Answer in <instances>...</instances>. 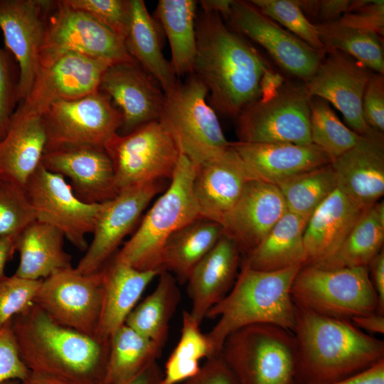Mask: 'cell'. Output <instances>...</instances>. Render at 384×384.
<instances>
[{
  "instance_id": "obj_1",
  "label": "cell",
  "mask_w": 384,
  "mask_h": 384,
  "mask_svg": "<svg viewBox=\"0 0 384 384\" xmlns=\"http://www.w3.org/2000/svg\"><path fill=\"white\" fill-rule=\"evenodd\" d=\"M197 20L193 73L210 92L215 111L235 119L261 97L269 67L243 36L226 26L220 15L203 11Z\"/></svg>"
},
{
  "instance_id": "obj_2",
  "label": "cell",
  "mask_w": 384,
  "mask_h": 384,
  "mask_svg": "<svg viewBox=\"0 0 384 384\" xmlns=\"http://www.w3.org/2000/svg\"><path fill=\"white\" fill-rule=\"evenodd\" d=\"M295 308L292 334L297 384H329L384 359V341L361 330L351 320Z\"/></svg>"
},
{
  "instance_id": "obj_3",
  "label": "cell",
  "mask_w": 384,
  "mask_h": 384,
  "mask_svg": "<svg viewBox=\"0 0 384 384\" xmlns=\"http://www.w3.org/2000/svg\"><path fill=\"white\" fill-rule=\"evenodd\" d=\"M19 356L31 373L78 384H100L110 341L55 322L36 304L11 319Z\"/></svg>"
},
{
  "instance_id": "obj_4",
  "label": "cell",
  "mask_w": 384,
  "mask_h": 384,
  "mask_svg": "<svg viewBox=\"0 0 384 384\" xmlns=\"http://www.w3.org/2000/svg\"><path fill=\"white\" fill-rule=\"evenodd\" d=\"M302 267L265 272L241 266L230 291L206 316L218 318L206 334L215 355L231 333L249 325L268 324L293 332L296 308L291 288Z\"/></svg>"
},
{
  "instance_id": "obj_5",
  "label": "cell",
  "mask_w": 384,
  "mask_h": 384,
  "mask_svg": "<svg viewBox=\"0 0 384 384\" xmlns=\"http://www.w3.org/2000/svg\"><path fill=\"white\" fill-rule=\"evenodd\" d=\"M196 165L181 154L168 189L155 201L131 238L112 257L139 270H161L169 238L200 218L192 184Z\"/></svg>"
},
{
  "instance_id": "obj_6",
  "label": "cell",
  "mask_w": 384,
  "mask_h": 384,
  "mask_svg": "<svg viewBox=\"0 0 384 384\" xmlns=\"http://www.w3.org/2000/svg\"><path fill=\"white\" fill-rule=\"evenodd\" d=\"M220 355L239 384H292L296 346L292 332L276 325L256 324L231 333Z\"/></svg>"
},
{
  "instance_id": "obj_7",
  "label": "cell",
  "mask_w": 384,
  "mask_h": 384,
  "mask_svg": "<svg viewBox=\"0 0 384 384\" xmlns=\"http://www.w3.org/2000/svg\"><path fill=\"white\" fill-rule=\"evenodd\" d=\"M208 89L194 73L165 93L159 121L175 140L181 154L196 166L228 149L216 112L206 100Z\"/></svg>"
},
{
  "instance_id": "obj_8",
  "label": "cell",
  "mask_w": 384,
  "mask_h": 384,
  "mask_svg": "<svg viewBox=\"0 0 384 384\" xmlns=\"http://www.w3.org/2000/svg\"><path fill=\"white\" fill-rule=\"evenodd\" d=\"M291 295L296 306L329 317L351 320L378 312L367 267L302 266L293 281Z\"/></svg>"
},
{
  "instance_id": "obj_9",
  "label": "cell",
  "mask_w": 384,
  "mask_h": 384,
  "mask_svg": "<svg viewBox=\"0 0 384 384\" xmlns=\"http://www.w3.org/2000/svg\"><path fill=\"white\" fill-rule=\"evenodd\" d=\"M310 99L304 82L284 81L235 118L238 142L311 144Z\"/></svg>"
},
{
  "instance_id": "obj_10",
  "label": "cell",
  "mask_w": 384,
  "mask_h": 384,
  "mask_svg": "<svg viewBox=\"0 0 384 384\" xmlns=\"http://www.w3.org/2000/svg\"><path fill=\"white\" fill-rule=\"evenodd\" d=\"M105 150L112 162L118 191L164 178L171 179L181 151L159 121L125 134H115Z\"/></svg>"
},
{
  "instance_id": "obj_11",
  "label": "cell",
  "mask_w": 384,
  "mask_h": 384,
  "mask_svg": "<svg viewBox=\"0 0 384 384\" xmlns=\"http://www.w3.org/2000/svg\"><path fill=\"white\" fill-rule=\"evenodd\" d=\"M41 117L48 137L46 151L75 146L105 149L122 123L119 110L100 90L77 99L57 100Z\"/></svg>"
},
{
  "instance_id": "obj_12",
  "label": "cell",
  "mask_w": 384,
  "mask_h": 384,
  "mask_svg": "<svg viewBox=\"0 0 384 384\" xmlns=\"http://www.w3.org/2000/svg\"><path fill=\"white\" fill-rule=\"evenodd\" d=\"M103 297V271L73 267L42 279L34 304L57 324L95 338Z\"/></svg>"
},
{
  "instance_id": "obj_13",
  "label": "cell",
  "mask_w": 384,
  "mask_h": 384,
  "mask_svg": "<svg viewBox=\"0 0 384 384\" xmlns=\"http://www.w3.org/2000/svg\"><path fill=\"white\" fill-rule=\"evenodd\" d=\"M66 52L77 53L111 65L136 62L124 41L90 16L53 1L47 18L40 63Z\"/></svg>"
},
{
  "instance_id": "obj_14",
  "label": "cell",
  "mask_w": 384,
  "mask_h": 384,
  "mask_svg": "<svg viewBox=\"0 0 384 384\" xmlns=\"http://www.w3.org/2000/svg\"><path fill=\"white\" fill-rule=\"evenodd\" d=\"M26 189L36 220L57 228L75 247L86 251V236L92 233L102 203L81 201L63 176L41 164L28 179Z\"/></svg>"
},
{
  "instance_id": "obj_15",
  "label": "cell",
  "mask_w": 384,
  "mask_h": 384,
  "mask_svg": "<svg viewBox=\"0 0 384 384\" xmlns=\"http://www.w3.org/2000/svg\"><path fill=\"white\" fill-rule=\"evenodd\" d=\"M110 65L73 52L42 61L28 95L16 110L41 116L57 100L77 99L95 92L99 90L102 76Z\"/></svg>"
},
{
  "instance_id": "obj_16",
  "label": "cell",
  "mask_w": 384,
  "mask_h": 384,
  "mask_svg": "<svg viewBox=\"0 0 384 384\" xmlns=\"http://www.w3.org/2000/svg\"><path fill=\"white\" fill-rule=\"evenodd\" d=\"M161 181L131 186L102 203L92 240L75 269L82 274L100 270L139 221L152 198L161 190Z\"/></svg>"
},
{
  "instance_id": "obj_17",
  "label": "cell",
  "mask_w": 384,
  "mask_h": 384,
  "mask_svg": "<svg viewBox=\"0 0 384 384\" xmlns=\"http://www.w3.org/2000/svg\"><path fill=\"white\" fill-rule=\"evenodd\" d=\"M228 21L235 31L259 44L281 68L304 82L324 58L250 1H233Z\"/></svg>"
},
{
  "instance_id": "obj_18",
  "label": "cell",
  "mask_w": 384,
  "mask_h": 384,
  "mask_svg": "<svg viewBox=\"0 0 384 384\" xmlns=\"http://www.w3.org/2000/svg\"><path fill=\"white\" fill-rule=\"evenodd\" d=\"M53 1L0 0V28L6 49L18 63L17 101L28 95L39 69L47 18Z\"/></svg>"
},
{
  "instance_id": "obj_19",
  "label": "cell",
  "mask_w": 384,
  "mask_h": 384,
  "mask_svg": "<svg viewBox=\"0 0 384 384\" xmlns=\"http://www.w3.org/2000/svg\"><path fill=\"white\" fill-rule=\"evenodd\" d=\"M370 70L344 53L327 50L304 84L311 97L323 99L336 107L351 130L360 136H370L377 132L368 127L362 110L363 94L373 74Z\"/></svg>"
},
{
  "instance_id": "obj_20",
  "label": "cell",
  "mask_w": 384,
  "mask_h": 384,
  "mask_svg": "<svg viewBox=\"0 0 384 384\" xmlns=\"http://www.w3.org/2000/svg\"><path fill=\"white\" fill-rule=\"evenodd\" d=\"M99 90L107 95L121 112L122 134L159 119L165 94L137 62L110 65L102 76Z\"/></svg>"
},
{
  "instance_id": "obj_21",
  "label": "cell",
  "mask_w": 384,
  "mask_h": 384,
  "mask_svg": "<svg viewBox=\"0 0 384 384\" xmlns=\"http://www.w3.org/2000/svg\"><path fill=\"white\" fill-rule=\"evenodd\" d=\"M41 165L68 178L76 196L85 203H103L119 192L112 162L103 148L75 146L46 151Z\"/></svg>"
},
{
  "instance_id": "obj_22",
  "label": "cell",
  "mask_w": 384,
  "mask_h": 384,
  "mask_svg": "<svg viewBox=\"0 0 384 384\" xmlns=\"http://www.w3.org/2000/svg\"><path fill=\"white\" fill-rule=\"evenodd\" d=\"M250 180L251 175L231 144L196 166L192 191L201 218L222 226Z\"/></svg>"
},
{
  "instance_id": "obj_23",
  "label": "cell",
  "mask_w": 384,
  "mask_h": 384,
  "mask_svg": "<svg viewBox=\"0 0 384 384\" xmlns=\"http://www.w3.org/2000/svg\"><path fill=\"white\" fill-rule=\"evenodd\" d=\"M287 210L277 186L250 180L224 220L223 233L235 242L242 254H246L265 238Z\"/></svg>"
},
{
  "instance_id": "obj_24",
  "label": "cell",
  "mask_w": 384,
  "mask_h": 384,
  "mask_svg": "<svg viewBox=\"0 0 384 384\" xmlns=\"http://www.w3.org/2000/svg\"><path fill=\"white\" fill-rule=\"evenodd\" d=\"M331 165L337 188L362 210L370 208L384 194L383 134L362 137Z\"/></svg>"
},
{
  "instance_id": "obj_25",
  "label": "cell",
  "mask_w": 384,
  "mask_h": 384,
  "mask_svg": "<svg viewBox=\"0 0 384 384\" xmlns=\"http://www.w3.org/2000/svg\"><path fill=\"white\" fill-rule=\"evenodd\" d=\"M252 179L274 185L331 163L330 156L313 144L288 142H231Z\"/></svg>"
},
{
  "instance_id": "obj_26",
  "label": "cell",
  "mask_w": 384,
  "mask_h": 384,
  "mask_svg": "<svg viewBox=\"0 0 384 384\" xmlns=\"http://www.w3.org/2000/svg\"><path fill=\"white\" fill-rule=\"evenodd\" d=\"M241 254L235 242L223 233L191 272L186 282L191 302L189 313L200 325L208 311L232 289L238 275Z\"/></svg>"
},
{
  "instance_id": "obj_27",
  "label": "cell",
  "mask_w": 384,
  "mask_h": 384,
  "mask_svg": "<svg viewBox=\"0 0 384 384\" xmlns=\"http://www.w3.org/2000/svg\"><path fill=\"white\" fill-rule=\"evenodd\" d=\"M47 141L41 116L15 110L7 131L0 139V178L26 187L41 164Z\"/></svg>"
},
{
  "instance_id": "obj_28",
  "label": "cell",
  "mask_w": 384,
  "mask_h": 384,
  "mask_svg": "<svg viewBox=\"0 0 384 384\" xmlns=\"http://www.w3.org/2000/svg\"><path fill=\"white\" fill-rule=\"evenodd\" d=\"M102 269L103 297L95 338L107 342L124 324L146 287L163 271L139 270L112 258Z\"/></svg>"
},
{
  "instance_id": "obj_29",
  "label": "cell",
  "mask_w": 384,
  "mask_h": 384,
  "mask_svg": "<svg viewBox=\"0 0 384 384\" xmlns=\"http://www.w3.org/2000/svg\"><path fill=\"white\" fill-rule=\"evenodd\" d=\"M337 188L309 218L304 233L306 262L312 265L332 255L363 212Z\"/></svg>"
},
{
  "instance_id": "obj_30",
  "label": "cell",
  "mask_w": 384,
  "mask_h": 384,
  "mask_svg": "<svg viewBox=\"0 0 384 384\" xmlns=\"http://www.w3.org/2000/svg\"><path fill=\"white\" fill-rule=\"evenodd\" d=\"M64 235L57 228L34 221L15 236L19 264L15 275L41 280L72 267V256L63 249Z\"/></svg>"
},
{
  "instance_id": "obj_31",
  "label": "cell",
  "mask_w": 384,
  "mask_h": 384,
  "mask_svg": "<svg viewBox=\"0 0 384 384\" xmlns=\"http://www.w3.org/2000/svg\"><path fill=\"white\" fill-rule=\"evenodd\" d=\"M309 219L287 211L265 238L245 254L241 266L265 272L304 266V233Z\"/></svg>"
},
{
  "instance_id": "obj_32",
  "label": "cell",
  "mask_w": 384,
  "mask_h": 384,
  "mask_svg": "<svg viewBox=\"0 0 384 384\" xmlns=\"http://www.w3.org/2000/svg\"><path fill=\"white\" fill-rule=\"evenodd\" d=\"M124 44L129 55L157 82L164 94L176 85V75L161 50L156 23L143 0H131V21Z\"/></svg>"
},
{
  "instance_id": "obj_33",
  "label": "cell",
  "mask_w": 384,
  "mask_h": 384,
  "mask_svg": "<svg viewBox=\"0 0 384 384\" xmlns=\"http://www.w3.org/2000/svg\"><path fill=\"white\" fill-rule=\"evenodd\" d=\"M223 234L215 222L198 218L173 233L161 255V268L176 275L181 284L187 282L196 265L211 250Z\"/></svg>"
},
{
  "instance_id": "obj_34",
  "label": "cell",
  "mask_w": 384,
  "mask_h": 384,
  "mask_svg": "<svg viewBox=\"0 0 384 384\" xmlns=\"http://www.w3.org/2000/svg\"><path fill=\"white\" fill-rule=\"evenodd\" d=\"M384 203L366 209L339 247L329 257L312 265L321 269L367 267L383 250Z\"/></svg>"
},
{
  "instance_id": "obj_35",
  "label": "cell",
  "mask_w": 384,
  "mask_h": 384,
  "mask_svg": "<svg viewBox=\"0 0 384 384\" xmlns=\"http://www.w3.org/2000/svg\"><path fill=\"white\" fill-rule=\"evenodd\" d=\"M196 6L193 0H159L157 4L156 14L169 42L170 64L176 75L193 73Z\"/></svg>"
},
{
  "instance_id": "obj_36",
  "label": "cell",
  "mask_w": 384,
  "mask_h": 384,
  "mask_svg": "<svg viewBox=\"0 0 384 384\" xmlns=\"http://www.w3.org/2000/svg\"><path fill=\"white\" fill-rule=\"evenodd\" d=\"M163 346L127 325L110 339L109 353L100 384H127L156 361Z\"/></svg>"
},
{
  "instance_id": "obj_37",
  "label": "cell",
  "mask_w": 384,
  "mask_h": 384,
  "mask_svg": "<svg viewBox=\"0 0 384 384\" xmlns=\"http://www.w3.org/2000/svg\"><path fill=\"white\" fill-rule=\"evenodd\" d=\"M176 279L163 271L154 290L133 309L124 324L140 335L164 346L169 324L180 302Z\"/></svg>"
},
{
  "instance_id": "obj_38",
  "label": "cell",
  "mask_w": 384,
  "mask_h": 384,
  "mask_svg": "<svg viewBox=\"0 0 384 384\" xmlns=\"http://www.w3.org/2000/svg\"><path fill=\"white\" fill-rule=\"evenodd\" d=\"M315 26L325 52L339 50L369 70L384 74L383 48L380 36L377 33L338 21Z\"/></svg>"
},
{
  "instance_id": "obj_39",
  "label": "cell",
  "mask_w": 384,
  "mask_h": 384,
  "mask_svg": "<svg viewBox=\"0 0 384 384\" xmlns=\"http://www.w3.org/2000/svg\"><path fill=\"white\" fill-rule=\"evenodd\" d=\"M214 356L206 334L189 311H183L180 338L166 362L162 384H177L194 376L201 361Z\"/></svg>"
},
{
  "instance_id": "obj_40",
  "label": "cell",
  "mask_w": 384,
  "mask_h": 384,
  "mask_svg": "<svg viewBox=\"0 0 384 384\" xmlns=\"http://www.w3.org/2000/svg\"><path fill=\"white\" fill-rule=\"evenodd\" d=\"M276 186L283 196L287 211L306 219L337 188L331 163L294 176Z\"/></svg>"
},
{
  "instance_id": "obj_41",
  "label": "cell",
  "mask_w": 384,
  "mask_h": 384,
  "mask_svg": "<svg viewBox=\"0 0 384 384\" xmlns=\"http://www.w3.org/2000/svg\"><path fill=\"white\" fill-rule=\"evenodd\" d=\"M310 134L311 144L324 150L332 161L363 137L341 122L328 102L316 97L310 99Z\"/></svg>"
},
{
  "instance_id": "obj_42",
  "label": "cell",
  "mask_w": 384,
  "mask_h": 384,
  "mask_svg": "<svg viewBox=\"0 0 384 384\" xmlns=\"http://www.w3.org/2000/svg\"><path fill=\"white\" fill-rule=\"evenodd\" d=\"M253 6L284 28L316 50L326 52L317 28L302 11L298 0H252Z\"/></svg>"
},
{
  "instance_id": "obj_43",
  "label": "cell",
  "mask_w": 384,
  "mask_h": 384,
  "mask_svg": "<svg viewBox=\"0 0 384 384\" xmlns=\"http://www.w3.org/2000/svg\"><path fill=\"white\" fill-rule=\"evenodd\" d=\"M36 220L26 187L0 178V236L16 235Z\"/></svg>"
},
{
  "instance_id": "obj_44",
  "label": "cell",
  "mask_w": 384,
  "mask_h": 384,
  "mask_svg": "<svg viewBox=\"0 0 384 384\" xmlns=\"http://www.w3.org/2000/svg\"><path fill=\"white\" fill-rule=\"evenodd\" d=\"M71 9L82 11L125 40L131 21V0H63Z\"/></svg>"
},
{
  "instance_id": "obj_45",
  "label": "cell",
  "mask_w": 384,
  "mask_h": 384,
  "mask_svg": "<svg viewBox=\"0 0 384 384\" xmlns=\"http://www.w3.org/2000/svg\"><path fill=\"white\" fill-rule=\"evenodd\" d=\"M41 281L15 274L0 281V328L34 303Z\"/></svg>"
},
{
  "instance_id": "obj_46",
  "label": "cell",
  "mask_w": 384,
  "mask_h": 384,
  "mask_svg": "<svg viewBox=\"0 0 384 384\" xmlns=\"http://www.w3.org/2000/svg\"><path fill=\"white\" fill-rule=\"evenodd\" d=\"M13 55L0 48V137L6 134L17 101L19 72Z\"/></svg>"
},
{
  "instance_id": "obj_47",
  "label": "cell",
  "mask_w": 384,
  "mask_h": 384,
  "mask_svg": "<svg viewBox=\"0 0 384 384\" xmlns=\"http://www.w3.org/2000/svg\"><path fill=\"white\" fill-rule=\"evenodd\" d=\"M339 23L373 31L380 37L384 35V1H351Z\"/></svg>"
},
{
  "instance_id": "obj_48",
  "label": "cell",
  "mask_w": 384,
  "mask_h": 384,
  "mask_svg": "<svg viewBox=\"0 0 384 384\" xmlns=\"http://www.w3.org/2000/svg\"><path fill=\"white\" fill-rule=\"evenodd\" d=\"M11 321L0 328V384L11 380L23 382L31 373L19 356Z\"/></svg>"
},
{
  "instance_id": "obj_49",
  "label": "cell",
  "mask_w": 384,
  "mask_h": 384,
  "mask_svg": "<svg viewBox=\"0 0 384 384\" xmlns=\"http://www.w3.org/2000/svg\"><path fill=\"white\" fill-rule=\"evenodd\" d=\"M366 122L373 130L384 132V76L373 73L366 85L362 101Z\"/></svg>"
},
{
  "instance_id": "obj_50",
  "label": "cell",
  "mask_w": 384,
  "mask_h": 384,
  "mask_svg": "<svg viewBox=\"0 0 384 384\" xmlns=\"http://www.w3.org/2000/svg\"><path fill=\"white\" fill-rule=\"evenodd\" d=\"M299 6L314 25L332 23L339 21L347 11L349 0H298Z\"/></svg>"
},
{
  "instance_id": "obj_51",
  "label": "cell",
  "mask_w": 384,
  "mask_h": 384,
  "mask_svg": "<svg viewBox=\"0 0 384 384\" xmlns=\"http://www.w3.org/2000/svg\"><path fill=\"white\" fill-rule=\"evenodd\" d=\"M181 384H239L220 354L208 358L199 372Z\"/></svg>"
},
{
  "instance_id": "obj_52",
  "label": "cell",
  "mask_w": 384,
  "mask_h": 384,
  "mask_svg": "<svg viewBox=\"0 0 384 384\" xmlns=\"http://www.w3.org/2000/svg\"><path fill=\"white\" fill-rule=\"evenodd\" d=\"M369 278L378 301V312L384 314V251L382 250L368 265Z\"/></svg>"
},
{
  "instance_id": "obj_53",
  "label": "cell",
  "mask_w": 384,
  "mask_h": 384,
  "mask_svg": "<svg viewBox=\"0 0 384 384\" xmlns=\"http://www.w3.org/2000/svg\"><path fill=\"white\" fill-rule=\"evenodd\" d=\"M329 384H384V359L355 375Z\"/></svg>"
},
{
  "instance_id": "obj_54",
  "label": "cell",
  "mask_w": 384,
  "mask_h": 384,
  "mask_svg": "<svg viewBox=\"0 0 384 384\" xmlns=\"http://www.w3.org/2000/svg\"><path fill=\"white\" fill-rule=\"evenodd\" d=\"M351 321L358 329L371 334H384V316L383 314L374 312L355 316Z\"/></svg>"
},
{
  "instance_id": "obj_55",
  "label": "cell",
  "mask_w": 384,
  "mask_h": 384,
  "mask_svg": "<svg viewBox=\"0 0 384 384\" xmlns=\"http://www.w3.org/2000/svg\"><path fill=\"white\" fill-rule=\"evenodd\" d=\"M163 371L155 361L127 384H162Z\"/></svg>"
},
{
  "instance_id": "obj_56",
  "label": "cell",
  "mask_w": 384,
  "mask_h": 384,
  "mask_svg": "<svg viewBox=\"0 0 384 384\" xmlns=\"http://www.w3.org/2000/svg\"><path fill=\"white\" fill-rule=\"evenodd\" d=\"M16 235L0 236V281L6 277V264L12 259L16 250Z\"/></svg>"
},
{
  "instance_id": "obj_57",
  "label": "cell",
  "mask_w": 384,
  "mask_h": 384,
  "mask_svg": "<svg viewBox=\"0 0 384 384\" xmlns=\"http://www.w3.org/2000/svg\"><path fill=\"white\" fill-rule=\"evenodd\" d=\"M233 1L230 0H204L201 1L200 4L203 11L216 13L228 21Z\"/></svg>"
},
{
  "instance_id": "obj_58",
  "label": "cell",
  "mask_w": 384,
  "mask_h": 384,
  "mask_svg": "<svg viewBox=\"0 0 384 384\" xmlns=\"http://www.w3.org/2000/svg\"><path fill=\"white\" fill-rule=\"evenodd\" d=\"M22 384H78L67 380L30 373Z\"/></svg>"
},
{
  "instance_id": "obj_59",
  "label": "cell",
  "mask_w": 384,
  "mask_h": 384,
  "mask_svg": "<svg viewBox=\"0 0 384 384\" xmlns=\"http://www.w3.org/2000/svg\"><path fill=\"white\" fill-rule=\"evenodd\" d=\"M1 384H22V383H20L18 380H11L5 381Z\"/></svg>"
},
{
  "instance_id": "obj_60",
  "label": "cell",
  "mask_w": 384,
  "mask_h": 384,
  "mask_svg": "<svg viewBox=\"0 0 384 384\" xmlns=\"http://www.w3.org/2000/svg\"><path fill=\"white\" fill-rule=\"evenodd\" d=\"M292 384H297L295 382H293Z\"/></svg>"
},
{
  "instance_id": "obj_61",
  "label": "cell",
  "mask_w": 384,
  "mask_h": 384,
  "mask_svg": "<svg viewBox=\"0 0 384 384\" xmlns=\"http://www.w3.org/2000/svg\"><path fill=\"white\" fill-rule=\"evenodd\" d=\"M0 139H1V137H0Z\"/></svg>"
}]
</instances>
